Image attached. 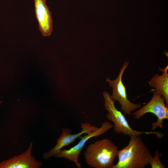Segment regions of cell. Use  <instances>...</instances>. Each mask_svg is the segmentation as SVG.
I'll use <instances>...</instances> for the list:
<instances>
[{"label":"cell","instance_id":"6da1fadb","mask_svg":"<svg viewBox=\"0 0 168 168\" xmlns=\"http://www.w3.org/2000/svg\"><path fill=\"white\" fill-rule=\"evenodd\" d=\"M128 145L119 150L118 161L112 168H144L153 156L140 136H129Z\"/></svg>","mask_w":168,"mask_h":168},{"label":"cell","instance_id":"7a4b0ae2","mask_svg":"<svg viewBox=\"0 0 168 168\" xmlns=\"http://www.w3.org/2000/svg\"><path fill=\"white\" fill-rule=\"evenodd\" d=\"M118 148L111 140L104 138L95 141L84 153L86 162L95 168H112L117 156Z\"/></svg>","mask_w":168,"mask_h":168},{"label":"cell","instance_id":"3957f363","mask_svg":"<svg viewBox=\"0 0 168 168\" xmlns=\"http://www.w3.org/2000/svg\"><path fill=\"white\" fill-rule=\"evenodd\" d=\"M104 100V107L108 112L106 117L107 119L113 122L115 133L126 135L140 136L143 134H155L158 138H162L163 134L160 132H143L133 129L130 126L124 115L118 110L115 105V101L111 95L107 91L103 93Z\"/></svg>","mask_w":168,"mask_h":168},{"label":"cell","instance_id":"277c9868","mask_svg":"<svg viewBox=\"0 0 168 168\" xmlns=\"http://www.w3.org/2000/svg\"><path fill=\"white\" fill-rule=\"evenodd\" d=\"M153 96L150 100L141 109L134 112L133 115L136 119H139L147 113L153 114L157 117L156 122L152 124V130H154L159 127L162 128L163 121L168 119V106L165 104L164 97L156 90L152 91Z\"/></svg>","mask_w":168,"mask_h":168},{"label":"cell","instance_id":"5b68a950","mask_svg":"<svg viewBox=\"0 0 168 168\" xmlns=\"http://www.w3.org/2000/svg\"><path fill=\"white\" fill-rule=\"evenodd\" d=\"M128 63V61L124 62L118 76L115 79L112 80L107 78L106 81L109 82V86L112 88V94L111 95L112 99L119 102L121 105V110L124 114L129 115L132 111L140 108L141 104L133 103L128 100L126 88L122 82L123 73Z\"/></svg>","mask_w":168,"mask_h":168},{"label":"cell","instance_id":"8992f818","mask_svg":"<svg viewBox=\"0 0 168 168\" xmlns=\"http://www.w3.org/2000/svg\"><path fill=\"white\" fill-rule=\"evenodd\" d=\"M113 124L109 122L103 123L100 127L97 130L84 136H80V140L75 146L68 149L62 150L54 156L59 158H63L73 162L78 168L81 167V164L78 161L80 155L86 143L91 138L96 137L107 132L113 127Z\"/></svg>","mask_w":168,"mask_h":168},{"label":"cell","instance_id":"52a82bcc","mask_svg":"<svg viewBox=\"0 0 168 168\" xmlns=\"http://www.w3.org/2000/svg\"><path fill=\"white\" fill-rule=\"evenodd\" d=\"M81 127L82 131L79 133L71 134L72 130L68 128H64L62 129V133L57 139V144L51 149L43 154L44 159H48L54 156L59 153L64 146L69 145L83 134L88 133L97 130L99 127L91 125L88 123H82Z\"/></svg>","mask_w":168,"mask_h":168},{"label":"cell","instance_id":"ba28073f","mask_svg":"<svg viewBox=\"0 0 168 168\" xmlns=\"http://www.w3.org/2000/svg\"><path fill=\"white\" fill-rule=\"evenodd\" d=\"M33 1L39 30L43 36H49L53 30V21L51 13L46 3V0Z\"/></svg>","mask_w":168,"mask_h":168},{"label":"cell","instance_id":"9c48e42d","mask_svg":"<svg viewBox=\"0 0 168 168\" xmlns=\"http://www.w3.org/2000/svg\"><path fill=\"white\" fill-rule=\"evenodd\" d=\"M32 142L23 153L0 163V168H39L42 164L31 155Z\"/></svg>","mask_w":168,"mask_h":168},{"label":"cell","instance_id":"30bf717a","mask_svg":"<svg viewBox=\"0 0 168 168\" xmlns=\"http://www.w3.org/2000/svg\"><path fill=\"white\" fill-rule=\"evenodd\" d=\"M159 70L163 72V74H155L148 82L150 86L154 88L159 92L165 99L166 104L168 105V65L164 68L159 67Z\"/></svg>","mask_w":168,"mask_h":168},{"label":"cell","instance_id":"8fae6325","mask_svg":"<svg viewBox=\"0 0 168 168\" xmlns=\"http://www.w3.org/2000/svg\"><path fill=\"white\" fill-rule=\"evenodd\" d=\"M152 168H165L164 165L161 161L158 150L155 151L154 157H152L150 164Z\"/></svg>","mask_w":168,"mask_h":168},{"label":"cell","instance_id":"7c38bea8","mask_svg":"<svg viewBox=\"0 0 168 168\" xmlns=\"http://www.w3.org/2000/svg\"><path fill=\"white\" fill-rule=\"evenodd\" d=\"M164 53L167 56H168V53L167 52H166V51H164Z\"/></svg>","mask_w":168,"mask_h":168},{"label":"cell","instance_id":"4fadbf2b","mask_svg":"<svg viewBox=\"0 0 168 168\" xmlns=\"http://www.w3.org/2000/svg\"><path fill=\"white\" fill-rule=\"evenodd\" d=\"M2 101H0V105L2 104Z\"/></svg>","mask_w":168,"mask_h":168}]
</instances>
